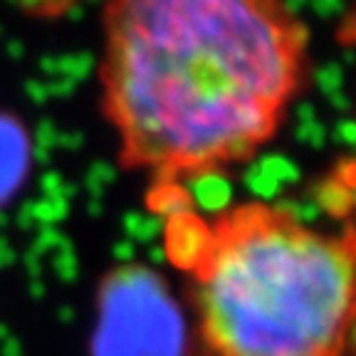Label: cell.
<instances>
[{"instance_id":"cell-1","label":"cell","mask_w":356,"mask_h":356,"mask_svg":"<svg viewBox=\"0 0 356 356\" xmlns=\"http://www.w3.org/2000/svg\"><path fill=\"white\" fill-rule=\"evenodd\" d=\"M102 38V109L122 163L159 184L250 159L309 60L287 0H106Z\"/></svg>"},{"instance_id":"cell-2","label":"cell","mask_w":356,"mask_h":356,"mask_svg":"<svg viewBox=\"0 0 356 356\" xmlns=\"http://www.w3.org/2000/svg\"><path fill=\"white\" fill-rule=\"evenodd\" d=\"M188 270L211 356H349L351 230L322 233L282 208L243 203L216 218Z\"/></svg>"},{"instance_id":"cell-3","label":"cell","mask_w":356,"mask_h":356,"mask_svg":"<svg viewBox=\"0 0 356 356\" xmlns=\"http://www.w3.org/2000/svg\"><path fill=\"white\" fill-rule=\"evenodd\" d=\"M92 356H186L181 307L154 270L127 265L104 277Z\"/></svg>"},{"instance_id":"cell-4","label":"cell","mask_w":356,"mask_h":356,"mask_svg":"<svg viewBox=\"0 0 356 356\" xmlns=\"http://www.w3.org/2000/svg\"><path fill=\"white\" fill-rule=\"evenodd\" d=\"M30 136L13 114L0 111V208L22 188L30 171Z\"/></svg>"}]
</instances>
